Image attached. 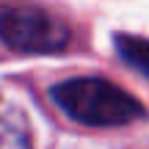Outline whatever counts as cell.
Here are the masks:
<instances>
[{
  "instance_id": "3",
  "label": "cell",
  "mask_w": 149,
  "mask_h": 149,
  "mask_svg": "<svg viewBox=\"0 0 149 149\" xmlns=\"http://www.w3.org/2000/svg\"><path fill=\"white\" fill-rule=\"evenodd\" d=\"M0 149H31L25 116L6 100H0Z\"/></svg>"
},
{
  "instance_id": "4",
  "label": "cell",
  "mask_w": 149,
  "mask_h": 149,
  "mask_svg": "<svg viewBox=\"0 0 149 149\" xmlns=\"http://www.w3.org/2000/svg\"><path fill=\"white\" fill-rule=\"evenodd\" d=\"M116 47L122 53V58L127 64H133L135 69H141L149 77V39H138V36H119Z\"/></svg>"
},
{
  "instance_id": "1",
  "label": "cell",
  "mask_w": 149,
  "mask_h": 149,
  "mask_svg": "<svg viewBox=\"0 0 149 149\" xmlns=\"http://www.w3.org/2000/svg\"><path fill=\"white\" fill-rule=\"evenodd\" d=\"M53 102L77 124L86 127H122L144 119V105L122 86L102 77H72L53 86Z\"/></svg>"
},
{
  "instance_id": "2",
  "label": "cell",
  "mask_w": 149,
  "mask_h": 149,
  "mask_svg": "<svg viewBox=\"0 0 149 149\" xmlns=\"http://www.w3.org/2000/svg\"><path fill=\"white\" fill-rule=\"evenodd\" d=\"M0 36L19 53H58L69 44V28L39 6L0 8Z\"/></svg>"
}]
</instances>
